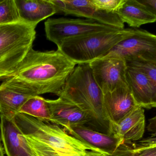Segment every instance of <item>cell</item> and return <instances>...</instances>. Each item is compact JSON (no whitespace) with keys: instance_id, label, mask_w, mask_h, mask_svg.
<instances>
[{"instance_id":"1","label":"cell","mask_w":156,"mask_h":156,"mask_svg":"<svg viewBox=\"0 0 156 156\" xmlns=\"http://www.w3.org/2000/svg\"><path fill=\"white\" fill-rule=\"evenodd\" d=\"M12 120L35 156H84L89 151L105 153L79 141L55 124L20 113Z\"/></svg>"},{"instance_id":"2","label":"cell","mask_w":156,"mask_h":156,"mask_svg":"<svg viewBox=\"0 0 156 156\" xmlns=\"http://www.w3.org/2000/svg\"><path fill=\"white\" fill-rule=\"evenodd\" d=\"M76 66L59 49L28 51L15 76L31 84L38 95L53 93L58 96Z\"/></svg>"},{"instance_id":"3","label":"cell","mask_w":156,"mask_h":156,"mask_svg":"<svg viewBox=\"0 0 156 156\" xmlns=\"http://www.w3.org/2000/svg\"><path fill=\"white\" fill-rule=\"evenodd\" d=\"M58 97L76 104L94 125L110 134V126L104 106V94L94 78L89 64L78 65L67 80Z\"/></svg>"},{"instance_id":"4","label":"cell","mask_w":156,"mask_h":156,"mask_svg":"<svg viewBox=\"0 0 156 156\" xmlns=\"http://www.w3.org/2000/svg\"><path fill=\"white\" fill-rule=\"evenodd\" d=\"M135 32L128 28L94 32L66 39L58 49L76 65L89 64L106 56Z\"/></svg>"},{"instance_id":"5","label":"cell","mask_w":156,"mask_h":156,"mask_svg":"<svg viewBox=\"0 0 156 156\" xmlns=\"http://www.w3.org/2000/svg\"><path fill=\"white\" fill-rule=\"evenodd\" d=\"M36 27L23 21L0 26V82L15 76L33 48Z\"/></svg>"},{"instance_id":"6","label":"cell","mask_w":156,"mask_h":156,"mask_svg":"<svg viewBox=\"0 0 156 156\" xmlns=\"http://www.w3.org/2000/svg\"><path fill=\"white\" fill-rule=\"evenodd\" d=\"M44 27L46 38L55 43L57 47L68 38L98 31L118 29L91 19L62 17L48 19L45 22Z\"/></svg>"},{"instance_id":"7","label":"cell","mask_w":156,"mask_h":156,"mask_svg":"<svg viewBox=\"0 0 156 156\" xmlns=\"http://www.w3.org/2000/svg\"><path fill=\"white\" fill-rule=\"evenodd\" d=\"M102 58H114L125 61L136 59L156 63V35L135 29L132 35L117 44Z\"/></svg>"},{"instance_id":"8","label":"cell","mask_w":156,"mask_h":156,"mask_svg":"<svg viewBox=\"0 0 156 156\" xmlns=\"http://www.w3.org/2000/svg\"><path fill=\"white\" fill-rule=\"evenodd\" d=\"M39 96L31 84L15 76L0 85V115L12 119L31 97Z\"/></svg>"},{"instance_id":"9","label":"cell","mask_w":156,"mask_h":156,"mask_svg":"<svg viewBox=\"0 0 156 156\" xmlns=\"http://www.w3.org/2000/svg\"><path fill=\"white\" fill-rule=\"evenodd\" d=\"M57 13L91 19L118 29H124V23L115 13H108L96 8L90 0H51Z\"/></svg>"},{"instance_id":"10","label":"cell","mask_w":156,"mask_h":156,"mask_svg":"<svg viewBox=\"0 0 156 156\" xmlns=\"http://www.w3.org/2000/svg\"><path fill=\"white\" fill-rule=\"evenodd\" d=\"M89 64L94 78L103 94L112 91L122 83H126L127 66L123 60L101 58Z\"/></svg>"},{"instance_id":"11","label":"cell","mask_w":156,"mask_h":156,"mask_svg":"<svg viewBox=\"0 0 156 156\" xmlns=\"http://www.w3.org/2000/svg\"><path fill=\"white\" fill-rule=\"evenodd\" d=\"M66 132L84 143L101 150L110 156H119L123 153L126 146L123 139L114 134L94 131L85 125L69 126Z\"/></svg>"},{"instance_id":"12","label":"cell","mask_w":156,"mask_h":156,"mask_svg":"<svg viewBox=\"0 0 156 156\" xmlns=\"http://www.w3.org/2000/svg\"><path fill=\"white\" fill-rule=\"evenodd\" d=\"M103 100L105 111L110 123V134L115 125L139 107L126 83L104 94Z\"/></svg>"},{"instance_id":"13","label":"cell","mask_w":156,"mask_h":156,"mask_svg":"<svg viewBox=\"0 0 156 156\" xmlns=\"http://www.w3.org/2000/svg\"><path fill=\"white\" fill-rule=\"evenodd\" d=\"M52 118V123L64 128L85 125L92 123L88 114L76 104L58 97L56 100H47Z\"/></svg>"},{"instance_id":"14","label":"cell","mask_w":156,"mask_h":156,"mask_svg":"<svg viewBox=\"0 0 156 156\" xmlns=\"http://www.w3.org/2000/svg\"><path fill=\"white\" fill-rule=\"evenodd\" d=\"M1 139L7 156H35L20 129L12 119L0 115Z\"/></svg>"},{"instance_id":"15","label":"cell","mask_w":156,"mask_h":156,"mask_svg":"<svg viewBox=\"0 0 156 156\" xmlns=\"http://www.w3.org/2000/svg\"><path fill=\"white\" fill-rule=\"evenodd\" d=\"M145 129L144 110L137 107L113 126L111 134L123 139L125 143L131 144L142 139Z\"/></svg>"},{"instance_id":"16","label":"cell","mask_w":156,"mask_h":156,"mask_svg":"<svg viewBox=\"0 0 156 156\" xmlns=\"http://www.w3.org/2000/svg\"><path fill=\"white\" fill-rule=\"evenodd\" d=\"M126 66V80L137 105L154 108V91L147 75L136 68Z\"/></svg>"},{"instance_id":"17","label":"cell","mask_w":156,"mask_h":156,"mask_svg":"<svg viewBox=\"0 0 156 156\" xmlns=\"http://www.w3.org/2000/svg\"><path fill=\"white\" fill-rule=\"evenodd\" d=\"M15 2L21 20L36 26L39 22L57 13L51 0H15Z\"/></svg>"},{"instance_id":"18","label":"cell","mask_w":156,"mask_h":156,"mask_svg":"<svg viewBox=\"0 0 156 156\" xmlns=\"http://www.w3.org/2000/svg\"><path fill=\"white\" fill-rule=\"evenodd\" d=\"M124 23L133 27L156 22V16L137 0H125L116 12Z\"/></svg>"},{"instance_id":"19","label":"cell","mask_w":156,"mask_h":156,"mask_svg":"<svg viewBox=\"0 0 156 156\" xmlns=\"http://www.w3.org/2000/svg\"><path fill=\"white\" fill-rule=\"evenodd\" d=\"M18 113L30 115L42 122L52 123L46 99L40 96L29 98L20 108Z\"/></svg>"},{"instance_id":"20","label":"cell","mask_w":156,"mask_h":156,"mask_svg":"<svg viewBox=\"0 0 156 156\" xmlns=\"http://www.w3.org/2000/svg\"><path fill=\"white\" fill-rule=\"evenodd\" d=\"M126 66L134 67L144 72L149 79L154 93V105L156 108V63L136 59L126 61Z\"/></svg>"},{"instance_id":"21","label":"cell","mask_w":156,"mask_h":156,"mask_svg":"<svg viewBox=\"0 0 156 156\" xmlns=\"http://www.w3.org/2000/svg\"><path fill=\"white\" fill-rule=\"evenodd\" d=\"M21 21L15 0H0V26Z\"/></svg>"},{"instance_id":"22","label":"cell","mask_w":156,"mask_h":156,"mask_svg":"<svg viewBox=\"0 0 156 156\" xmlns=\"http://www.w3.org/2000/svg\"><path fill=\"white\" fill-rule=\"evenodd\" d=\"M125 0H90L98 9L108 13H115Z\"/></svg>"},{"instance_id":"23","label":"cell","mask_w":156,"mask_h":156,"mask_svg":"<svg viewBox=\"0 0 156 156\" xmlns=\"http://www.w3.org/2000/svg\"><path fill=\"white\" fill-rule=\"evenodd\" d=\"M132 144V153H139L145 149L156 147V132L152 133L150 136L135 142Z\"/></svg>"},{"instance_id":"24","label":"cell","mask_w":156,"mask_h":156,"mask_svg":"<svg viewBox=\"0 0 156 156\" xmlns=\"http://www.w3.org/2000/svg\"><path fill=\"white\" fill-rule=\"evenodd\" d=\"M156 17V0H137Z\"/></svg>"},{"instance_id":"25","label":"cell","mask_w":156,"mask_h":156,"mask_svg":"<svg viewBox=\"0 0 156 156\" xmlns=\"http://www.w3.org/2000/svg\"><path fill=\"white\" fill-rule=\"evenodd\" d=\"M138 156H156V147L145 149L139 153Z\"/></svg>"},{"instance_id":"26","label":"cell","mask_w":156,"mask_h":156,"mask_svg":"<svg viewBox=\"0 0 156 156\" xmlns=\"http://www.w3.org/2000/svg\"><path fill=\"white\" fill-rule=\"evenodd\" d=\"M148 132L152 133L156 132V116L149 120V124L147 126Z\"/></svg>"},{"instance_id":"27","label":"cell","mask_w":156,"mask_h":156,"mask_svg":"<svg viewBox=\"0 0 156 156\" xmlns=\"http://www.w3.org/2000/svg\"><path fill=\"white\" fill-rule=\"evenodd\" d=\"M84 156H110L109 154L103 152H96V151H89Z\"/></svg>"},{"instance_id":"28","label":"cell","mask_w":156,"mask_h":156,"mask_svg":"<svg viewBox=\"0 0 156 156\" xmlns=\"http://www.w3.org/2000/svg\"><path fill=\"white\" fill-rule=\"evenodd\" d=\"M1 139H0V156H4V150L3 146L1 143Z\"/></svg>"},{"instance_id":"29","label":"cell","mask_w":156,"mask_h":156,"mask_svg":"<svg viewBox=\"0 0 156 156\" xmlns=\"http://www.w3.org/2000/svg\"><path fill=\"white\" fill-rule=\"evenodd\" d=\"M138 154H139V153H132L131 152L130 154L123 156H138Z\"/></svg>"}]
</instances>
